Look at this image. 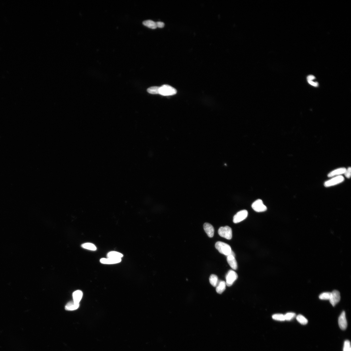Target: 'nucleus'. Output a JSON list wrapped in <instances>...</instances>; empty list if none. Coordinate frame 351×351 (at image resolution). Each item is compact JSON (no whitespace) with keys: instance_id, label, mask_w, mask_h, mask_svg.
Returning <instances> with one entry per match:
<instances>
[{"instance_id":"1","label":"nucleus","mask_w":351,"mask_h":351,"mask_svg":"<svg viewBox=\"0 0 351 351\" xmlns=\"http://www.w3.org/2000/svg\"><path fill=\"white\" fill-rule=\"evenodd\" d=\"M215 247L220 253L227 256L231 254L232 251L230 245L222 242H216Z\"/></svg>"},{"instance_id":"2","label":"nucleus","mask_w":351,"mask_h":351,"mask_svg":"<svg viewBox=\"0 0 351 351\" xmlns=\"http://www.w3.org/2000/svg\"><path fill=\"white\" fill-rule=\"evenodd\" d=\"M177 92V91L174 88L168 85H164L159 88V94L163 96L174 95Z\"/></svg>"},{"instance_id":"3","label":"nucleus","mask_w":351,"mask_h":351,"mask_svg":"<svg viewBox=\"0 0 351 351\" xmlns=\"http://www.w3.org/2000/svg\"><path fill=\"white\" fill-rule=\"evenodd\" d=\"M344 180V177L343 176H337L325 181L324 183V185L326 187H332L343 182Z\"/></svg>"},{"instance_id":"4","label":"nucleus","mask_w":351,"mask_h":351,"mask_svg":"<svg viewBox=\"0 0 351 351\" xmlns=\"http://www.w3.org/2000/svg\"><path fill=\"white\" fill-rule=\"evenodd\" d=\"M218 234L222 237L228 240H230L232 238V229L228 226L220 228L218 230Z\"/></svg>"},{"instance_id":"5","label":"nucleus","mask_w":351,"mask_h":351,"mask_svg":"<svg viewBox=\"0 0 351 351\" xmlns=\"http://www.w3.org/2000/svg\"><path fill=\"white\" fill-rule=\"evenodd\" d=\"M238 278L237 274L232 270H230L226 274V285L228 286H230L233 284L234 282Z\"/></svg>"},{"instance_id":"6","label":"nucleus","mask_w":351,"mask_h":351,"mask_svg":"<svg viewBox=\"0 0 351 351\" xmlns=\"http://www.w3.org/2000/svg\"><path fill=\"white\" fill-rule=\"evenodd\" d=\"M252 207L254 210L258 212H263L267 210V207L263 204L261 199H258L254 202Z\"/></svg>"},{"instance_id":"7","label":"nucleus","mask_w":351,"mask_h":351,"mask_svg":"<svg viewBox=\"0 0 351 351\" xmlns=\"http://www.w3.org/2000/svg\"><path fill=\"white\" fill-rule=\"evenodd\" d=\"M248 215V211L246 210L239 211L234 217V222L235 223H238L241 222L247 217Z\"/></svg>"},{"instance_id":"8","label":"nucleus","mask_w":351,"mask_h":351,"mask_svg":"<svg viewBox=\"0 0 351 351\" xmlns=\"http://www.w3.org/2000/svg\"><path fill=\"white\" fill-rule=\"evenodd\" d=\"M340 292L337 290H334L331 293L330 297L329 300L333 306L334 307L340 302Z\"/></svg>"},{"instance_id":"9","label":"nucleus","mask_w":351,"mask_h":351,"mask_svg":"<svg viewBox=\"0 0 351 351\" xmlns=\"http://www.w3.org/2000/svg\"><path fill=\"white\" fill-rule=\"evenodd\" d=\"M227 259L228 263L232 269L234 270L237 269V262L235 258V254L233 251H232L231 254L227 256Z\"/></svg>"},{"instance_id":"10","label":"nucleus","mask_w":351,"mask_h":351,"mask_svg":"<svg viewBox=\"0 0 351 351\" xmlns=\"http://www.w3.org/2000/svg\"><path fill=\"white\" fill-rule=\"evenodd\" d=\"M339 324L340 328L342 330H344L347 328V322L346 321L345 312L343 311L339 317Z\"/></svg>"},{"instance_id":"11","label":"nucleus","mask_w":351,"mask_h":351,"mask_svg":"<svg viewBox=\"0 0 351 351\" xmlns=\"http://www.w3.org/2000/svg\"><path fill=\"white\" fill-rule=\"evenodd\" d=\"M203 227L204 230L208 237L210 238H212L214 233V229L212 225L209 223H205Z\"/></svg>"},{"instance_id":"12","label":"nucleus","mask_w":351,"mask_h":351,"mask_svg":"<svg viewBox=\"0 0 351 351\" xmlns=\"http://www.w3.org/2000/svg\"><path fill=\"white\" fill-rule=\"evenodd\" d=\"M346 168H340L336 169L328 173V177H333L341 175L344 174Z\"/></svg>"},{"instance_id":"13","label":"nucleus","mask_w":351,"mask_h":351,"mask_svg":"<svg viewBox=\"0 0 351 351\" xmlns=\"http://www.w3.org/2000/svg\"><path fill=\"white\" fill-rule=\"evenodd\" d=\"M121 261V259H115L113 258H108L107 259L102 258L100 260L101 263L106 264H116L120 263Z\"/></svg>"},{"instance_id":"14","label":"nucleus","mask_w":351,"mask_h":351,"mask_svg":"<svg viewBox=\"0 0 351 351\" xmlns=\"http://www.w3.org/2000/svg\"><path fill=\"white\" fill-rule=\"evenodd\" d=\"M83 293L80 290L75 291L73 294V301L77 303L79 302L82 298Z\"/></svg>"},{"instance_id":"15","label":"nucleus","mask_w":351,"mask_h":351,"mask_svg":"<svg viewBox=\"0 0 351 351\" xmlns=\"http://www.w3.org/2000/svg\"><path fill=\"white\" fill-rule=\"evenodd\" d=\"M79 305V304L76 303L73 301H71L66 304L65 306V309L69 311L75 310L78 309Z\"/></svg>"},{"instance_id":"16","label":"nucleus","mask_w":351,"mask_h":351,"mask_svg":"<svg viewBox=\"0 0 351 351\" xmlns=\"http://www.w3.org/2000/svg\"><path fill=\"white\" fill-rule=\"evenodd\" d=\"M226 282L224 281H221L219 282L217 286L216 290L217 293L222 294L226 289Z\"/></svg>"},{"instance_id":"17","label":"nucleus","mask_w":351,"mask_h":351,"mask_svg":"<svg viewBox=\"0 0 351 351\" xmlns=\"http://www.w3.org/2000/svg\"><path fill=\"white\" fill-rule=\"evenodd\" d=\"M143 24L145 26L152 29H155L157 27L156 22L151 20L144 21Z\"/></svg>"},{"instance_id":"18","label":"nucleus","mask_w":351,"mask_h":351,"mask_svg":"<svg viewBox=\"0 0 351 351\" xmlns=\"http://www.w3.org/2000/svg\"><path fill=\"white\" fill-rule=\"evenodd\" d=\"M123 255L121 253L116 251H111L108 253V258H113L115 259H121Z\"/></svg>"},{"instance_id":"19","label":"nucleus","mask_w":351,"mask_h":351,"mask_svg":"<svg viewBox=\"0 0 351 351\" xmlns=\"http://www.w3.org/2000/svg\"><path fill=\"white\" fill-rule=\"evenodd\" d=\"M209 280L210 284L214 287L217 286L219 282L217 276L215 274L211 275Z\"/></svg>"},{"instance_id":"20","label":"nucleus","mask_w":351,"mask_h":351,"mask_svg":"<svg viewBox=\"0 0 351 351\" xmlns=\"http://www.w3.org/2000/svg\"><path fill=\"white\" fill-rule=\"evenodd\" d=\"M81 247L84 248L92 251L96 250L97 247L94 244L91 243H86L82 244Z\"/></svg>"},{"instance_id":"21","label":"nucleus","mask_w":351,"mask_h":351,"mask_svg":"<svg viewBox=\"0 0 351 351\" xmlns=\"http://www.w3.org/2000/svg\"><path fill=\"white\" fill-rule=\"evenodd\" d=\"M296 319L298 322L302 324L306 325L308 323V320L302 315H298Z\"/></svg>"},{"instance_id":"22","label":"nucleus","mask_w":351,"mask_h":351,"mask_svg":"<svg viewBox=\"0 0 351 351\" xmlns=\"http://www.w3.org/2000/svg\"><path fill=\"white\" fill-rule=\"evenodd\" d=\"M159 88L157 86L151 87L148 89L147 91L151 94H159Z\"/></svg>"},{"instance_id":"23","label":"nucleus","mask_w":351,"mask_h":351,"mask_svg":"<svg viewBox=\"0 0 351 351\" xmlns=\"http://www.w3.org/2000/svg\"><path fill=\"white\" fill-rule=\"evenodd\" d=\"M273 318L276 320L283 321L285 320V315L281 314H277L273 315L272 316Z\"/></svg>"},{"instance_id":"24","label":"nucleus","mask_w":351,"mask_h":351,"mask_svg":"<svg viewBox=\"0 0 351 351\" xmlns=\"http://www.w3.org/2000/svg\"><path fill=\"white\" fill-rule=\"evenodd\" d=\"M331 294L330 292H324L319 295V298L321 300H329Z\"/></svg>"},{"instance_id":"25","label":"nucleus","mask_w":351,"mask_h":351,"mask_svg":"<svg viewBox=\"0 0 351 351\" xmlns=\"http://www.w3.org/2000/svg\"><path fill=\"white\" fill-rule=\"evenodd\" d=\"M295 314L293 312L287 313L285 315V320L290 321L292 320L295 317Z\"/></svg>"},{"instance_id":"26","label":"nucleus","mask_w":351,"mask_h":351,"mask_svg":"<svg viewBox=\"0 0 351 351\" xmlns=\"http://www.w3.org/2000/svg\"><path fill=\"white\" fill-rule=\"evenodd\" d=\"M343 351H351L350 343L349 340L344 342Z\"/></svg>"},{"instance_id":"27","label":"nucleus","mask_w":351,"mask_h":351,"mask_svg":"<svg viewBox=\"0 0 351 351\" xmlns=\"http://www.w3.org/2000/svg\"><path fill=\"white\" fill-rule=\"evenodd\" d=\"M344 174L346 178L348 179L350 178L351 175V168L350 167H349L347 169H346Z\"/></svg>"},{"instance_id":"28","label":"nucleus","mask_w":351,"mask_h":351,"mask_svg":"<svg viewBox=\"0 0 351 351\" xmlns=\"http://www.w3.org/2000/svg\"><path fill=\"white\" fill-rule=\"evenodd\" d=\"M156 26H157V27L161 28H163L164 27V24L163 22L159 21V22H156Z\"/></svg>"},{"instance_id":"29","label":"nucleus","mask_w":351,"mask_h":351,"mask_svg":"<svg viewBox=\"0 0 351 351\" xmlns=\"http://www.w3.org/2000/svg\"><path fill=\"white\" fill-rule=\"evenodd\" d=\"M308 82L310 84H311V85L315 87H317L318 86V83L317 82H314L312 81H308Z\"/></svg>"},{"instance_id":"30","label":"nucleus","mask_w":351,"mask_h":351,"mask_svg":"<svg viewBox=\"0 0 351 351\" xmlns=\"http://www.w3.org/2000/svg\"><path fill=\"white\" fill-rule=\"evenodd\" d=\"M315 78L314 76L313 75H309L307 77L308 81H312V80H314L315 79Z\"/></svg>"}]
</instances>
